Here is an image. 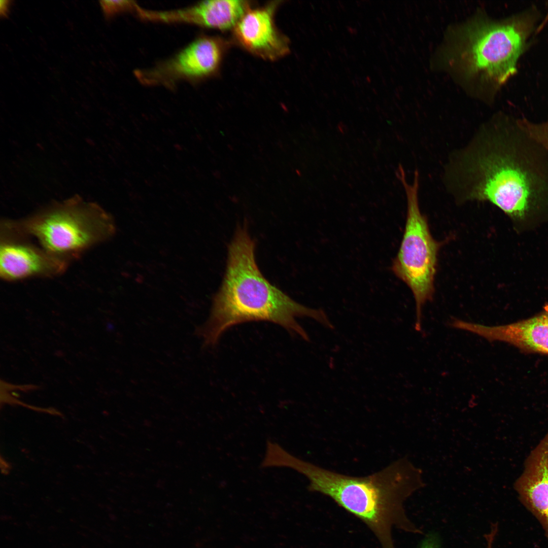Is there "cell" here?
<instances>
[{
    "label": "cell",
    "instance_id": "cell-1",
    "mask_svg": "<svg viewBox=\"0 0 548 548\" xmlns=\"http://www.w3.org/2000/svg\"><path fill=\"white\" fill-rule=\"evenodd\" d=\"M442 182L459 203L487 201L523 219L548 211V152L517 119L498 113L451 153Z\"/></svg>",
    "mask_w": 548,
    "mask_h": 548
},
{
    "label": "cell",
    "instance_id": "cell-2",
    "mask_svg": "<svg viewBox=\"0 0 548 548\" xmlns=\"http://www.w3.org/2000/svg\"><path fill=\"white\" fill-rule=\"evenodd\" d=\"M255 249V241L247 228L238 227L228 246L225 273L214 297L209 317L196 330L203 345L214 346L229 328L249 321L277 324L306 341L309 335L297 317L310 318L332 329L323 310L296 302L265 279L257 265Z\"/></svg>",
    "mask_w": 548,
    "mask_h": 548
},
{
    "label": "cell",
    "instance_id": "cell-3",
    "mask_svg": "<svg viewBox=\"0 0 548 548\" xmlns=\"http://www.w3.org/2000/svg\"><path fill=\"white\" fill-rule=\"evenodd\" d=\"M279 467L292 469L308 480L310 491L326 495L364 521L386 548H394L390 529L395 524L414 533L421 531L406 518L404 500L424 486L422 472L407 458L396 460L365 476H353L323 468L293 455L286 450L277 457Z\"/></svg>",
    "mask_w": 548,
    "mask_h": 548
},
{
    "label": "cell",
    "instance_id": "cell-4",
    "mask_svg": "<svg viewBox=\"0 0 548 548\" xmlns=\"http://www.w3.org/2000/svg\"><path fill=\"white\" fill-rule=\"evenodd\" d=\"M1 225L35 239L50 254L68 263L83 252L112 237L113 217L98 204L75 195L51 203L20 220H4Z\"/></svg>",
    "mask_w": 548,
    "mask_h": 548
},
{
    "label": "cell",
    "instance_id": "cell-5",
    "mask_svg": "<svg viewBox=\"0 0 548 548\" xmlns=\"http://www.w3.org/2000/svg\"><path fill=\"white\" fill-rule=\"evenodd\" d=\"M533 26L528 16L501 22L474 20L459 33L454 62L468 78L499 86L516 73Z\"/></svg>",
    "mask_w": 548,
    "mask_h": 548
},
{
    "label": "cell",
    "instance_id": "cell-6",
    "mask_svg": "<svg viewBox=\"0 0 548 548\" xmlns=\"http://www.w3.org/2000/svg\"><path fill=\"white\" fill-rule=\"evenodd\" d=\"M396 175L405 192L407 214L402 239L391 268L413 294L416 306L415 329L420 331L423 307L433 298L438 255L442 243L433 237L427 219L420 209L419 172L415 170L410 183L400 164Z\"/></svg>",
    "mask_w": 548,
    "mask_h": 548
},
{
    "label": "cell",
    "instance_id": "cell-7",
    "mask_svg": "<svg viewBox=\"0 0 548 548\" xmlns=\"http://www.w3.org/2000/svg\"><path fill=\"white\" fill-rule=\"evenodd\" d=\"M226 45L219 37L202 36L174 56L150 68L135 70L134 74L144 85L170 89L180 81H199L217 72Z\"/></svg>",
    "mask_w": 548,
    "mask_h": 548
},
{
    "label": "cell",
    "instance_id": "cell-8",
    "mask_svg": "<svg viewBox=\"0 0 548 548\" xmlns=\"http://www.w3.org/2000/svg\"><path fill=\"white\" fill-rule=\"evenodd\" d=\"M68 264L29 238L1 228L0 276L4 280L56 276L64 272Z\"/></svg>",
    "mask_w": 548,
    "mask_h": 548
},
{
    "label": "cell",
    "instance_id": "cell-9",
    "mask_svg": "<svg viewBox=\"0 0 548 548\" xmlns=\"http://www.w3.org/2000/svg\"><path fill=\"white\" fill-rule=\"evenodd\" d=\"M280 2H271L257 8H251L233 28L236 42L251 53L268 60H276L290 50L288 38L280 32L275 14Z\"/></svg>",
    "mask_w": 548,
    "mask_h": 548
},
{
    "label": "cell",
    "instance_id": "cell-10",
    "mask_svg": "<svg viewBox=\"0 0 548 548\" xmlns=\"http://www.w3.org/2000/svg\"><path fill=\"white\" fill-rule=\"evenodd\" d=\"M448 325L489 341L506 342L525 350L548 354V306L536 316L506 325L489 326L453 318Z\"/></svg>",
    "mask_w": 548,
    "mask_h": 548
},
{
    "label": "cell",
    "instance_id": "cell-11",
    "mask_svg": "<svg viewBox=\"0 0 548 548\" xmlns=\"http://www.w3.org/2000/svg\"><path fill=\"white\" fill-rule=\"evenodd\" d=\"M513 488L548 537V431L525 459Z\"/></svg>",
    "mask_w": 548,
    "mask_h": 548
},
{
    "label": "cell",
    "instance_id": "cell-12",
    "mask_svg": "<svg viewBox=\"0 0 548 548\" xmlns=\"http://www.w3.org/2000/svg\"><path fill=\"white\" fill-rule=\"evenodd\" d=\"M250 8L247 1L213 0L202 1L187 8L148 11L149 21L194 24L219 30L233 28Z\"/></svg>",
    "mask_w": 548,
    "mask_h": 548
},
{
    "label": "cell",
    "instance_id": "cell-13",
    "mask_svg": "<svg viewBox=\"0 0 548 548\" xmlns=\"http://www.w3.org/2000/svg\"><path fill=\"white\" fill-rule=\"evenodd\" d=\"M517 120L525 132L548 152V121L535 122L526 118Z\"/></svg>",
    "mask_w": 548,
    "mask_h": 548
},
{
    "label": "cell",
    "instance_id": "cell-14",
    "mask_svg": "<svg viewBox=\"0 0 548 548\" xmlns=\"http://www.w3.org/2000/svg\"><path fill=\"white\" fill-rule=\"evenodd\" d=\"M134 1H101L100 4L107 17L126 12H133Z\"/></svg>",
    "mask_w": 548,
    "mask_h": 548
},
{
    "label": "cell",
    "instance_id": "cell-15",
    "mask_svg": "<svg viewBox=\"0 0 548 548\" xmlns=\"http://www.w3.org/2000/svg\"><path fill=\"white\" fill-rule=\"evenodd\" d=\"M498 531V525L497 523L493 524L491 526L489 533L485 535L487 541V548H493V542Z\"/></svg>",
    "mask_w": 548,
    "mask_h": 548
},
{
    "label": "cell",
    "instance_id": "cell-16",
    "mask_svg": "<svg viewBox=\"0 0 548 548\" xmlns=\"http://www.w3.org/2000/svg\"><path fill=\"white\" fill-rule=\"evenodd\" d=\"M419 548H438V545L434 537L429 536L423 541Z\"/></svg>",
    "mask_w": 548,
    "mask_h": 548
},
{
    "label": "cell",
    "instance_id": "cell-17",
    "mask_svg": "<svg viewBox=\"0 0 548 548\" xmlns=\"http://www.w3.org/2000/svg\"><path fill=\"white\" fill-rule=\"evenodd\" d=\"M11 1L4 0L1 1L0 12L1 16H6L8 12Z\"/></svg>",
    "mask_w": 548,
    "mask_h": 548
}]
</instances>
